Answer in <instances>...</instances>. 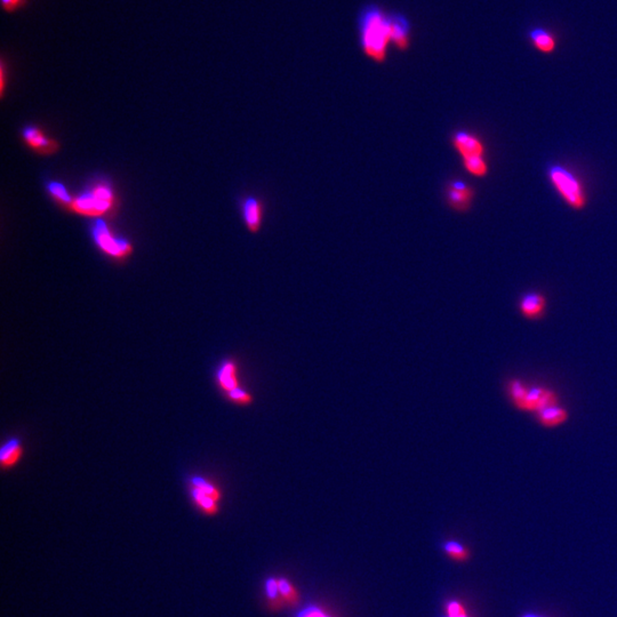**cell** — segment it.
Here are the masks:
<instances>
[{
  "mask_svg": "<svg viewBox=\"0 0 617 617\" xmlns=\"http://www.w3.org/2000/svg\"><path fill=\"white\" fill-rule=\"evenodd\" d=\"M188 488L192 503L202 515L213 517L219 513L222 490L214 481L202 475H194L189 479Z\"/></svg>",
  "mask_w": 617,
  "mask_h": 617,
  "instance_id": "obj_7",
  "label": "cell"
},
{
  "mask_svg": "<svg viewBox=\"0 0 617 617\" xmlns=\"http://www.w3.org/2000/svg\"><path fill=\"white\" fill-rule=\"evenodd\" d=\"M390 38L398 51H407L413 41V24L410 17L399 11H389Z\"/></svg>",
  "mask_w": 617,
  "mask_h": 617,
  "instance_id": "obj_10",
  "label": "cell"
},
{
  "mask_svg": "<svg viewBox=\"0 0 617 617\" xmlns=\"http://www.w3.org/2000/svg\"><path fill=\"white\" fill-rule=\"evenodd\" d=\"M550 184L561 199L575 211H581L588 204V194L580 177L566 166L551 164L546 169Z\"/></svg>",
  "mask_w": 617,
  "mask_h": 617,
  "instance_id": "obj_5",
  "label": "cell"
},
{
  "mask_svg": "<svg viewBox=\"0 0 617 617\" xmlns=\"http://www.w3.org/2000/svg\"><path fill=\"white\" fill-rule=\"evenodd\" d=\"M21 139L29 150L38 156H53L61 149L60 142L38 125L24 126L21 131Z\"/></svg>",
  "mask_w": 617,
  "mask_h": 617,
  "instance_id": "obj_8",
  "label": "cell"
},
{
  "mask_svg": "<svg viewBox=\"0 0 617 617\" xmlns=\"http://www.w3.org/2000/svg\"><path fill=\"white\" fill-rule=\"evenodd\" d=\"M506 393L515 410L538 414L546 407L559 404V395L549 388L528 387L521 380L512 378L506 384Z\"/></svg>",
  "mask_w": 617,
  "mask_h": 617,
  "instance_id": "obj_4",
  "label": "cell"
},
{
  "mask_svg": "<svg viewBox=\"0 0 617 617\" xmlns=\"http://www.w3.org/2000/svg\"><path fill=\"white\" fill-rule=\"evenodd\" d=\"M89 234L97 250L109 259L116 262H125L134 254V245L125 237L114 234L108 223L103 219H93Z\"/></svg>",
  "mask_w": 617,
  "mask_h": 617,
  "instance_id": "obj_6",
  "label": "cell"
},
{
  "mask_svg": "<svg viewBox=\"0 0 617 617\" xmlns=\"http://www.w3.org/2000/svg\"><path fill=\"white\" fill-rule=\"evenodd\" d=\"M119 208V194L108 179H97L74 196L68 213L99 219L112 217Z\"/></svg>",
  "mask_w": 617,
  "mask_h": 617,
  "instance_id": "obj_2",
  "label": "cell"
},
{
  "mask_svg": "<svg viewBox=\"0 0 617 617\" xmlns=\"http://www.w3.org/2000/svg\"><path fill=\"white\" fill-rule=\"evenodd\" d=\"M242 221L248 232L257 235L265 223V205L259 197L246 196L240 204Z\"/></svg>",
  "mask_w": 617,
  "mask_h": 617,
  "instance_id": "obj_11",
  "label": "cell"
},
{
  "mask_svg": "<svg viewBox=\"0 0 617 617\" xmlns=\"http://www.w3.org/2000/svg\"><path fill=\"white\" fill-rule=\"evenodd\" d=\"M520 617H546V616H543V615L538 614V613L527 612V613H523V615H520Z\"/></svg>",
  "mask_w": 617,
  "mask_h": 617,
  "instance_id": "obj_25",
  "label": "cell"
},
{
  "mask_svg": "<svg viewBox=\"0 0 617 617\" xmlns=\"http://www.w3.org/2000/svg\"><path fill=\"white\" fill-rule=\"evenodd\" d=\"M446 617H470V615L461 601H450L446 603Z\"/></svg>",
  "mask_w": 617,
  "mask_h": 617,
  "instance_id": "obj_22",
  "label": "cell"
},
{
  "mask_svg": "<svg viewBox=\"0 0 617 617\" xmlns=\"http://www.w3.org/2000/svg\"><path fill=\"white\" fill-rule=\"evenodd\" d=\"M548 307V300L546 295L536 292V290H530L527 293L523 294L520 299L518 301V310L520 313L523 318L527 320L536 322L540 319L543 318Z\"/></svg>",
  "mask_w": 617,
  "mask_h": 617,
  "instance_id": "obj_13",
  "label": "cell"
},
{
  "mask_svg": "<svg viewBox=\"0 0 617 617\" xmlns=\"http://www.w3.org/2000/svg\"><path fill=\"white\" fill-rule=\"evenodd\" d=\"M23 0H3L4 9L6 11H14L20 7Z\"/></svg>",
  "mask_w": 617,
  "mask_h": 617,
  "instance_id": "obj_24",
  "label": "cell"
},
{
  "mask_svg": "<svg viewBox=\"0 0 617 617\" xmlns=\"http://www.w3.org/2000/svg\"><path fill=\"white\" fill-rule=\"evenodd\" d=\"M24 455V447L20 438H9L0 448V465L4 471L14 469Z\"/></svg>",
  "mask_w": 617,
  "mask_h": 617,
  "instance_id": "obj_14",
  "label": "cell"
},
{
  "mask_svg": "<svg viewBox=\"0 0 617 617\" xmlns=\"http://www.w3.org/2000/svg\"><path fill=\"white\" fill-rule=\"evenodd\" d=\"M444 197L450 209L458 213H467L473 207L475 190L463 179H453L445 185Z\"/></svg>",
  "mask_w": 617,
  "mask_h": 617,
  "instance_id": "obj_9",
  "label": "cell"
},
{
  "mask_svg": "<svg viewBox=\"0 0 617 617\" xmlns=\"http://www.w3.org/2000/svg\"><path fill=\"white\" fill-rule=\"evenodd\" d=\"M225 398L228 399L231 404L240 407L250 406L254 403L253 395L244 387L225 395Z\"/></svg>",
  "mask_w": 617,
  "mask_h": 617,
  "instance_id": "obj_21",
  "label": "cell"
},
{
  "mask_svg": "<svg viewBox=\"0 0 617 617\" xmlns=\"http://www.w3.org/2000/svg\"><path fill=\"white\" fill-rule=\"evenodd\" d=\"M265 595L273 611H278L286 605L279 591L278 578H270L265 581Z\"/></svg>",
  "mask_w": 617,
  "mask_h": 617,
  "instance_id": "obj_19",
  "label": "cell"
},
{
  "mask_svg": "<svg viewBox=\"0 0 617 617\" xmlns=\"http://www.w3.org/2000/svg\"><path fill=\"white\" fill-rule=\"evenodd\" d=\"M300 617H330L326 613L322 612V609L317 607H309L305 609V612L300 614Z\"/></svg>",
  "mask_w": 617,
  "mask_h": 617,
  "instance_id": "obj_23",
  "label": "cell"
},
{
  "mask_svg": "<svg viewBox=\"0 0 617 617\" xmlns=\"http://www.w3.org/2000/svg\"><path fill=\"white\" fill-rule=\"evenodd\" d=\"M47 194L51 197V199L54 200L57 206H60L64 211L68 212L69 207L71 205L74 194L69 192L66 185L59 181H49L45 185Z\"/></svg>",
  "mask_w": 617,
  "mask_h": 617,
  "instance_id": "obj_17",
  "label": "cell"
},
{
  "mask_svg": "<svg viewBox=\"0 0 617 617\" xmlns=\"http://www.w3.org/2000/svg\"><path fill=\"white\" fill-rule=\"evenodd\" d=\"M453 148L460 154L464 169L478 179L488 175L490 166L486 159V147L477 134L458 129L450 137Z\"/></svg>",
  "mask_w": 617,
  "mask_h": 617,
  "instance_id": "obj_3",
  "label": "cell"
},
{
  "mask_svg": "<svg viewBox=\"0 0 617 617\" xmlns=\"http://www.w3.org/2000/svg\"><path fill=\"white\" fill-rule=\"evenodd\" d=\"M389 11L372 1L362 6L357 15L359 47L365 56L378 64L387 62L389 54Z\"/></svg>",
  "mask_w": 617,
  "mask_h": 617,
  "instance_id": "obj_1",
  "label": "cell"
},
{
  "mask_svg": "<svg viewBox=\"0 0 617 617\" xmlns=\"http://www.w3.org/2000/svg\"><path fill=\"white\" fill-rule=\"evenodd\" d=\"M527 37L536 51L543 54H552L557 49V39L555 34L543 26H535L527 32Z\"/></svg>",
  "mask_w": 617,
  "mask_h": 617,
  "instance_id": "obj_15",
  "label": "cell"
},
{
  "mask_svg": "<svg viewBox=\"0 0 617 617\" xmlns=\"http://www.w3.org/2000/svg\"><path fill=\"white\" fill-rule=\"evenodd\" d=\"M444 551L452 561L467 563L471 556L469 548L458 541H447L444 543Z\"/></svg>",
  "mask_w": 617,
  "mask_h": 617,
  "instance_id": "obj_18",
  "label": "cell"
},
{
  "mask_svg": "<svg viewBox=\"0 0 617 617\" xmlns=\"http://www.w3.org/2000/svg\"><path fill=\"white\" fill-rule=\"evenodd\" d=\"M536 420L541 427L546 429H556L566 424L569 420V412L561 404L546 407L536 414Z\"/></svg>",
  "mask_w": 617,
  "mask_h": 617,
  "instance_id": "obj_16",
  "label": "cell"
},
{
  "mask_svg": "<svg viewBox=\"0 0 617 617\" xmlns=\"http://www.w3.org/2000/svg\"><path fill=\"white\" fill-rule=\"evenodd\" d=\"M215 381H217V388L221 390V393L224 395V397L242 388L240 364L232 358L223 360L217 367Z\"/></svg>",
  "mask_w": 617,
  "mask_h": 617,
  "instance_id": "obj_12",
  "label": "cell"
},
{
  "mask_svg": "<svg viewBox=\"0 0 617 617\" xmlns=\"http://www.w3.org/2000/svg\"><path fill=\"white\" fill-rule=\"evenodd\" d=\"M279 591L287 606L294 607L300 603L299 592L287 578H278Z\"/></svg>",
  "mask_w": 617,
  "mask_h": 617,
  "instance_id": "obj_20",
  "label": "cell"
}]
</instances>
